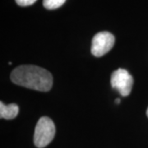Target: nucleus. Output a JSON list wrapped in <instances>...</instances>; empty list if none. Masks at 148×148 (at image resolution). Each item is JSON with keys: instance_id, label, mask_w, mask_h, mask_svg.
<instances>
[{"instance_id": "f257e3e1", "label": "nucleus", "mask_w": 148, "mask_h": 148, "mask_svg": "<svg viewBox=\"0 0 148 148\" xmlns=\"http://www.w3.org/2000/svg\"><path fill=\"white\" fill-rule=\"evenodd\" d=\"M12 82L29 89L46 92L53 86V77L46 69L36 65H21L10 75Z\"/></svg>"}, {"instance_id": "39448f33", "label": "nucleus", "mask_w": 148, "mask_h": 148, "mask_svg": "<svg viewBox=\"0 0 148 148\" xmlns=\"http://www.w3.org/2000/svg\"><path fill=\"white\" fill-rule=\"evenodd\" d=\"M19 112L18 106L16 104L5 105L3 101L0 102V118L5 119H15Z\"/></svg>"}, {"instance_id": "f03ea898", "label": "nucleus", "mask_w": 148, "mask_h": 148, "mask_svg": "<svg viewBox=\"0 0 148 148\" xmlns=\"http://www.w3.org/2000/svg\"><path fill=\"white\" fill-rule=\"evenodd\" d=\"M55 136V125L51 119L41 117L37 122L34 133V143L38 148H44L53 141Z\"/></svg>"}, {"instance_id": "6e6552de", "label": "nucleus", "mask_w": 148, "mask_h": 148, "mask_svg": "<svg viewBox=\"0 0 148 148\" xmlns=\"http://www.w3.org/2000/svg\"><path fill=\"white\" fill-rule=\"evenodd\" d=\"M115 102H116V104H119V103H120V100H119V99H116Z\"/></svg>"}, {"instance_id": "7ed1b4c3", "label": "nucleus", "mask_w": 148, "mask_h": 148, "mask_svg": "<svg viewBox=\"0 0 148 148\" xmlns=\"http://www.w3.org/2000/svg\"><path fill=\"white\" fill-rule=\"evenodd\" d=\"M110 83L112 87L117 90L123 96L130 94L133 86V77L126 69H119L111 75Z\"/></svg>"}, {"instance_id": "0eeeda50", "label": "nucleus", "mask_w": 148, "mask_h": 148, "mask_svg": "<svg viewBox=\"0 0 148 148\" xmlns=\"http://www.w3.org/2000/svg\"><path fill=\"white\" fill-rule=\"evenodd\" d=\"M16 4H18L21 7H27V6L32 5L33 3H35L37 0H15Z\"/></svg>"}, {"instance_id": "20e7f679", "label": "nucleus", "mask_w": 148, "mask_h": 148, "mask_svg": "<svg viewBox=\"0 0 148 148\" xmlns=\"http://www.w3.org/2000/svg\"><path fill=\"white\" fill-rule=\"evenodd\" d=\"M115 38L108 32H101L95 34L91 43V53L95 57H101L113 48Z\"/></svg>"}, {"instance_id": "423d86ee", "label": "nucleus", "mask_w": 148, "mask_h": 148, "mask_svg": "<svg viewBox=\"0 0 148 148\" xmlns=\"http://www.w3.org/2000/svg\"><path fill=\"white\" fill-rule=\"evenodd\" d=\"M66 0H43V6L49 10H53L60 8L64 4Z\"/></svg>"}, {"instance_id": "1a4fd4ad", "label": "nucleus", "mask_w": 148, "mask_h": 148, "mask_svg": "<svg viewBox=\"0 0 148 148\" xmlns=\"http://www.w3.org/2000/svg\"><path fill=\"white\" fill-rule=\"evenodd\" d=\"M147 116L148 117V108H147Z\"/></svg>"}]
</instances>
